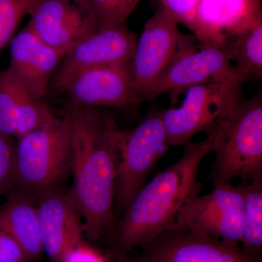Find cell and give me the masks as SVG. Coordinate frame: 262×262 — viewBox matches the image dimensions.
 <instances>
[{"label":"cell","mask_w":262,"mask_h":262,"mask_svg":"<svg viewBox=\"0 0 262 262\" xmlns=\"http://www.w3.org/2000/svg\"><path fill=\"white\" fill-rule=\"evenodd\" d=\"M72 142L69 194L83 219L84 232L92 241L113 229L119 148L123 131L113 115L97 108L71 104L65 116Z\"/></svg>","instance_id":"6da1fadb"},{"label":"cell","mask_w":262,"mask_h":262,"mask_svg":"<svg viewBox=\"0 0 262 262\" xmlns=\"http://www.w3.org/2000/svg\"><path fill=\"white\" fill-rule=\"evenodd\" d=\"M227 127L226 120L204 140L188 143L178 161L141 188L115 228L122 250L145 246L160 234L177 229L180 213L201 194L203 184L198 182L200 165L207 155L214 151Z\"/></svg>","instance_id":"7a4b0ae2"},{"label":"cell","mask_w":262,"mask_h":262,"mask_svg":"<svg viewBox=\"0 0 262 262\" xmlns=\"http://www.w3.org/2000/svg\"><path fill=\"white\" fill-rule=\"evenodd\" d=\"M71 165L70 126L65 117H56L18 139L13 187L33 195L58 187Z\"/></svg>","instance_id":"3957f363"},{"label":"cell","mask_w":262,"mask_h":262,"mask_svg":"<svg viewBox=\"0 0 262 262\" xmlns=\"http://www.w3.org/2000/svg\"><path fill=\"white\" fill-rule=\"evenodd\" d=\"M208 180L262 181V94L239 103L227 120V130L214 150Z\"/></svg>","instance_id":"277c9868"},{"label":"cell","mask_w":262,"mask_h":262,"mask_svg":"<svg viewBox=\"0 0 262 262\" xmlns=\"http://www.w3.org/2000/svg\"><path fill=\"white\" fill-rule=\"evenodd\" d=\"M243 82L219 81L192 86L178 108L163 112L169 146H185L201 132L207 135L229 117L244 101Z\"/></svg>","instance_id":"5b68a950"},{"label":"cell","mask_w":262,"mask_h":262,"mask_svg":"<svg viewBox=\"0 0 262 262\" xmlns=\"http://www.w3.org/2000/svg\"><path fill=\"white\" fill-rule=\"evenodd\" d=\"M163 113L158 108H152L135 129L122 133L115 198L117 209L122 213L147 182L155 165L170 147Z\"/></svg>","instance_id":"8992f818"},{"label":"cell","mask_w":262,"mask_h":262,"mask_svg":"<svg viewBox=\"0 0 262 262\" xmlns=\"http://www.w3.org/2000/svg\"><path fill=\"white\" fill-rule=\"evenodd\" d=\"M179 22L163 5L144 24L130 63L133 84L141 102L145 94L183 52L196 43L193 36L184 35Z\"/></svg>","instance_id":"52a82bcc"},{"label":"cell","mask_w":262,"mask_h":262,"mask_svg":"<svg viewBox=\"0 0 262 262\" xmlns=\"http://www.w3.org/2000/svg\"><path fill=\"white\" fill-rule=\"evenodd\" d=\"M244 196L241 185L213 184L209 193L198 196L179 215L177 229L238 246L244 231Z\"/></svg>","instance_id":"ba28073f"},{"label":"cell","mask_w":262,"mask_h":262,"mask_svg":"<svg viewBox=\"0 0 262 262\" xmlns=\"http://www.w3.org/2000/svg\"><path fill=\"white\" fill-rule=\"evenodd\" d=\"M227 80L242 82L231 63L226 42L222 44L195 43L172 62L143 95L141 101L168 94L172 103H175L179 96L192 86Z\"/></svg>","instance_id":"9c48e42d"},{"label":"cell","mask_w":262,"mask_h":262,"mask_svg":"<svg viewBox=\"0 0 262 262\" xmlns=\"http://www.w3.org/2000/svg\"><path fill=\"white\" fill-rule=\"evenodd\" d=\"M137 39L126 23L98 27L66 53L57 70L55 87L63 92L70 81L84 71L102 66L130 63Z\"/></svg>","instance_id":"30bf717a"},{"label":"cell","mask_w":262,"mask_h":262,"mask_svg":"<svg viewBox=\"0 0 262 262\" xmlns=\"http://www.w3.org/2000/svg\"><path fill=\"white\" fill-rule=\"evenodd\" d=\"M27 27L45 43L67 53L98 28L85 0H40Z\"/></svg>","instance_id":"8fae6325"},{"label":"cell","mask_w":262,"mask_h":262,"mask_svg":"<svg viewBox=\"0 0 262 262\" xmlns=\"http://www.w3.org/2000/svg\"><path fill=\"white\" fill-rule=\"evenodd\" d=\"M63 92L72 105L136 111L141 101L131 78L130 63L102 66L84 71L70 81Z\"/></svg>","instance_id":"7c38bea8"},{"label":"cell","mask_w":262,"mask_h":262,"mask_svg":"<svg viewBox=\"0 0 262 262\" xmlns=\"http://www.w3.org/2000/svg\"><path fill=\"white\" fill-rule=\"evenodd\" d=\"M35 196L43 252L52 262H63L72 248L83 243L81 215L69 192L59 187Z\"/></svg>","instance_id":"4fadbf2b"},{"label":"cell","mask_w":262,"mask_h":262,"mask_svg":"<svg viewBox=\"0 0 262 262\" xmlns=\"http://www.w3.org/2000/svg\"><path fill=\"white\" fill-rule=\"evenodd\" d=\"M261 22V0H200L186 27L200 42L222 44Z\"/></svg>","instance_id":"5bb4252c"},{"label":"cell","mask_w":262,"mask_h":262,"mask_svg":"<svg viewBox=\"0 0 262 262\" xmlns=\"http://www.w3.org/2000/svg\"><path fill=\"white\" fill-rule=\"evenodd\" d=\"M147 244L152 246L147 256L156 262H259L238 246L181 229L164 232Z\"/></svg>","instance_id":"9a60e30c"},{"label":"cell","mask_w":262,"mask_h":262,"mask_svg":"<svg viewBox=\"0 0 262 262\" xmlns=\"http://www.w3.org/2000/svg\"><path fill=\"white\" fill-rule=\"evenodd\" d=\"M51 108L8 69L0 72V133L18 139L55 118Z\"/></svg>","instance_id":"2e32d148"},{"label":"cell","mask_w":262,"mask_h":262,"mask_svg":"<svg viewBox=\"0 0 262 262\" xmlns=\"http://www.w3.org/2000/svg\"><path fill=\"white\" fill-rule=\"evenodd\" d=\"M10 53L8 70L32 94L44 98L65 53L43 42L27 26L10 41Z\"/></svg>","instance_id":"e0dca14e"},{"label":"cell","mask_w":262,"mask_h":262,"mask_svg":"<svg viewBox=\"0 0 262 262\" xmlns=\"http://www.w3.org/2000/svg\"><path fill=\"white\" fill-rule=\"evenodd\" d=\"M0 228L18 243L30 261L44 253L35 195L18 189L10 193L0 206Z\"/></svg>","instance_id":"ac0fdd59"},{"label":"cell","mask_w":262,"mask_h":262,"mask_svg":"<svg viewBox=\"0 0 262 262\" xmlns=\"http://www.w3.org/2000/svg\"><path fill=\"white\" fill-rule=\"evenodd\" d=\"M229 58L243 82L262 77V22L226 41Z\"/></svg>","instance_id":"d6986e66"},{"label":"cell","mask_w":262,"mask_h":262,"mask_svg":"<svg viewBox=\"0 0 262 262\" xmlns=\"http://www.w3.org/2000/svg\"><path fill=\"white\" fill-rule=\"evenodd\" d=\"M244 231L241 244L248 256L258 257L262 248V181L243 182Z\"/></svg>","instance_id":"ffe728a7"},{"label":"cell","mask_w":262,"mask_h":262,"mask_svg":"<svg viewBox=\"0 0 262 262\" xmlns=\"http://www.w3.org/2000/svg\"><path fill=\"white\" fill-rule=\"evenodd\" d=\"M40 0H0V51L11 41L22 19Z\"/></svg>","instance_id":"44dd1931"},{"label":"cell","mask_w":262,"mask_h":262,"mask_svg":"<svg viewBox=\"0 0 262 262\" xmlns=\"http://www.w3.org/2000/svg\"><path fill=\"white\" fill-rule=\"evenodd\" d=\"M98 27L125 24L142 0H85Z\"/></svg>","instance_id":"7402d4cb"},{"label":"cell","mask_w":262,"mask_h":262,"mask_svg":"<svg viewBox=\"0 0 262 262\" xmlns=\"http://www.w3.org/2000/svg\"><path fill=\"white\" fill-rule=\"evenodd\" d=\"M15 149L13 138L0 133V195L13 187Z\"/></svg>","instance_id":"603a6c76"},{"label":"cell","mask_w":262,"mask_h":262,"mask_svg":"<svg viewBox=\"0 0 262 262\" xmlns=\"http://www.w3.org/2000/svg\"><path fill=\"white\" fill-rule=\"evenodd\" d=\"M28 256L18 243L0 228V262H29Z\"/></svg>","instance_id":"cb8c5ba5"},{"label":"cell","mask_w":262,"mask_h":262,"mask_svg":"<svg viewBox=\"0 0 262 262\" xmlns=\"http://www.w3.org/2000/svg\"><path fill=\"white\" fill-rule=\"evenodd\" d=\"M177 19L179 24L187 25L194 14L200 0H159Z\"/></svg>","instance_id":"d4e9b609"},{"label":"cell","mask_w":262,"mask_h":262,"mask_svg":"<svg viewBox=\"0 0 262 262\" xmlns=\"http://www.w3.org/2000/svg\"><path fill=\"white\" fill-rule=\"evenodd\" d=\"M63 262H107L106 258L92 248L82 243L66 255Z\"/></svg>","instance_id":"484cf974"},{"label":"cell","mask_w":262,"mask_h":262,"mask_svg":"<svg viewBox=\"0 0 262 262\" xmlns=\"http://www.w3.org/2000/svg\"><path fill=\"white\" fill-rule=\"evenodd\" d=\"M117 262H156L155 260H153L152 258L149 257V256H145V257L142 258H139V259H134V260H125L122 259L120 260Z\"/></svg>","instance_id":"4316f807"}]
</instances>
